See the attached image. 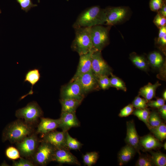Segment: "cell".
I'll list each match as a JSON object with an SVG mask.
<instances>
[{"instance_id":"obj_1","label":"cell","mask_w":166,"mask_h":166,"mask_svg":"<svg viewBox=\"0 0 166 166\" xmlns=\"http://www.w3.org/2000/svg\"><path fill=\"white\" fill-rule=\"evenodd\" d=\"M106 17L105 9L95 6L85 9L78 15L73 25L75 29L80 27H91L105 25Z\"/></svg>"},{"instance_id":"obj_2","label":"cell","mask_w":166,"mask_h":166,"mask_svg":"<svg viewBox=\"0 0 166 166\" xmlns=\"http://www.w3.org/2000/svg\"><path fill=\"white\" fill-rule=\"evenodd\" d=\"M34 132L33 125L20 119L9 124L4 128L2 135L3 142L8 140L16 143Z\"/></svg>"},{"instance_id":"obj_3","label":"cell","mask_w":166,"mask_h":166,"mask_svg":"<svg viewBox=\"0 0 166 166\" xmlns=\"http://www.w3.org/2000/svg\"><path fill=\"white\" fill-rule=\"evenodd\" d=\"M91 27L75 29V37L72 44V49L79 56L86 53L93 49L90 35Z\"/></svg>"},{"instance_id":"obj_4","label":"cell","mask_w":166,"mask_h":166,"mask_svg":"<svg viewBox=\"0 0 166 166\" xmlns=\"http://www.w3.org/2000/svg\"><path fill=\"white\" fill-rule=\"evenodd\" d=\"M43 114L42 110L38 103L33 101L28 103L25 107L16 110L15 116L33 125L38 121Z\"/></svg>"},{"instance_id":"obj_5","label":"cell","mask_w":166,"mask_h":166,"mask_svg":"<svg viewBox=\"0 0 166 166\" xmlns=\"http://www.w3.org/2000/svg\"><path fill=\"white\" fill-rule=\"evenodd\" d=\"M105 27L103 25L91 27V40L94 49L101 51L109 42V33L110 26Z\"/></svg>"},{"instance_id":"obj_6","label":"cell","mask_w":166,"mask_h":166,"mask_svg":"<svg viewBox=\"0 0 166 166\" xmlns=\"http://www.w3.org/2000/svg\"><path fill=\"white\" fill-rule=\"evenodd\" d=\"M55 149L50 144L42 140L31 157L32 161L35 165L46 166L50 162L53 161Z\"/></svg>"},{"instance_id":"obj_7","label":"cell","mask_w":166,"mask_h":166,"mask_svg":"<svg viewBox=\"0 0 166 166\" xmlns=\"http://www.w3.org/2000/svg\"><path fill=\"white\" fill-rule=\"evenodd\" d=\"M40 142L37 133L33 132L16 143V144L20 156L28 158L33 155Z\"/></svg>"},{"instance_id":"obj_8","label":"cell","mask_w":166,"mask_h":166,"mask_svg":"<svg viewBox=\"0 0 166 166\" xmlns=\"http://www.w3.org/2000/svg\"><path fill=\"white\" fill-rule=\"evenodd\" d=\"M85 94L77 80L62 86L61 88V99H74L82 101Z\"/></svg>"},{"instance_id":"obj_9","label":"cell","mask_w":166,"mask_h":166,"mask_svg":"<svg viewBox=\"0 0 166 166\" xmlns=\"http://www.w3.org/2000/svg\"><path fill=\"white\" fill-rule=\"evenodd\" d=\"M91 69L97 78L102 75H110L112 70L103 58L101 51L95 50L92 55Z\"/></svg>"},{"instance_id":"obj_10","label":"cell","mask_w":166,"mask_h":166,"mask_svg":"<svg viewBox=\"0 0 166 166\" xmlns=\"http://www.w3.org/2000/svg\"><path fill=\"white\" fill-rule=\"evenodd\" d=\"M105 10L107 19L105 25L110 26L123 21L128 13V9L125 7L109 6Z\"/></svg>"},{"instance_id":"obj_11","label":"cell","mask_w":166,"mask_h":166,"mask_svg":"<svg viewBox=\"0 0 166 166\" xmlns=\"http://www.w3.org/2000/svg\"><path fill=\"white\" fill-rule=\"evenodd\" d=\"M67 132L55 130L43 134L42 140L49 143L55 149L67 148L66 144Z\"/></svg>"},{"instance_id":"obj_12","label":"cell","mask_w":166,"mask_h":166,"mask_svg":"<svg viewBox=\"0 0 166 166\" xmlns=\"http://www.w3.org/2000/svg\"><path fill=\"white\" fill-rule=\"evenodd\" d=\"M53 161L60 164L81 165L77 158L70 152L69 150L67 148L55 149Z\"/></svg>"},{"instance_id":"obj_13","label":"cell","mask_w":166,"mask_h":166,"mask_svg":"<svg viewBox=\"0 0 166 166\" xmlns=\"http://www.w3.org/2000/svg\"><path fill=\"white\" fill-rule=\"evenodd\" d=\"M95 50L92 49L88 53L80 56L79 62L77 71L70 82L77 79L83 74L91 70L92 54Z\"/></svg>"},{"instance_id":"obj_14","label":"cell","mask_w":166,"mask_h":166,"mask_svg":"<svg viewBox=\"0 0 166 166\" xmlns=\"http://www.w3.org/2000/svg\"><path fill=\"white\" fill-rule=\"evenodd\" d=\"M77 80L79 83L85 95L99 87L97 79L92 70L83 74Z\"/></svg>"},{"instance_id":"obj_15","label":"cell","mask_w":166,"mask_h":166,"mask_svg":"<svg viewBox=\"0 0 166 166\" xmlns=\"http://www.w3.org/2000/svg\"><path fill=\"white\" fill-rule=\"evenodd\" d=\"M59 119L58 128L62 131H68L71 128L78 127L80 125V122L76 114V112L69 113L61 112Z\"/></svg>"},{"instance_id":"obj_16","label":"cell","mask_w":166,"mask_h":166,"mask_svg":"<svg viewBox=\"0 0 166 166\" xmlns=\"http://www.w3.org/2000/svg\"><path fill=\"white\" fill-rule=\"evenodd\" d=\"M127 134L125 139L126 143L133 147L140 154V146L139 138L136 131L133 121L126 122Z\"/></svg>"},{"instance_id":"obj_17","label":"cell","mask_w":166,"mask_h":166,"mask_svg":"<svg viewBox=\"0 0 166 166\" xmlns=\"http://www.w3.org/2000/svg\"><path fill=\"white\" fill-rule=\"evenodd\" d=\"M59 119H52L42 117L38 124L36 133L42 135L55 130L58 128Z\"/></svg>"},{"instance_id":"obj_18","label":"cell","mask_w":166,"mask_h":166,"mask_svg":"<svg viewBox=\"0 0 166 166\" xmlns=\"http://www.w3.org/2000/svg\"><path fill=\"white\" fill-rule=\"evenodd\" d=\"M139 143L140 147L146 151L160 148L163 145L154 136L150 134L140 137Z\"/></svg>"},{"instance_id":"obj_19","label":"cell","mask_w":166,"mask_h":166,"mask_svg":"<svg viewBox=\"0 0 166 166\" xmlns=\"http://www.w3.org/2000/svg\"><path fill=\"white\" fill-rule=\"evenodd\" d=\"M136 152L131 146L127 144L122 147L118 154V160L120 166L128 163L134 156Z\"/></svg>"},{"instance_id":"obj_20","label":"cell","mask_w":166,"mask_h":166,"mask_svg":"<svg viewBox=\"0 0 166 166\" xmlns=\"http://www.w3.org/2000/svg\"><path fill=\"white\" fill-rule=\"evenodd\" d=\"M160 85L158 81L154 84L149 83L140 89L139 95L142 96L148 101H150L155 97L156 89Z\"/></svg>"},{"instance_id":"obj_21","label":"cell","mask_w":166,"mask_h":166,"mask_svg":"<svg viewBox=\"0 0 166 166\" xmlns=\"http://www.w3.org/2000/svg\"><path fill=\"white\" fill-rule=\"evenodd\" d=\"M40 77L39 71L38 69H30L26 73L24 82H27L31 85V89L28 93L22 97L21 99H23L26 96L29 94L32 95L34 93L33 91V87L39 81Z\"/></svg>"},{"instance_id":"obj_22","label":"cell","mask_w":166,"mask_h":166,"mask_svg":"<svg viewBox=\"0 0 166 166\" xmlns=\"http://www.w3.org/2000/svg\"><path fill=\"white\" fill-rule=\"evenodd\" d=\"M60 101L61 106V112L73 113L76 110L82 101L74 99H60Z\"/></svg>"},{"instance_id":"obj_23","label":"cell","mask_w":166,"mask_h":166,"mask_svg":"<svg viewBox=\"0 0 166 166\" xmlns=\"http://www.w3.org/2000/svg\"><path fill=\"white\" fill-rule=\"evenodd\" d=\"M130 59L137 68L145 71L147 70L148 67V63L144 57L132 53L130 55Z\"/></svg>"},{"instance_id":"obj_24","label":"cell","mask_w":166,"mask_h":166,"mask_svg":"<svg viewBox=\"0 0 166 166\" xmlns=\"http://www.w3.org/2000/svg\"><path fill=\"white\" fill-rule=\"evenodd\" d=\"M150 113L149 110L146 108L144 109H136L133 110L132 114L136 116L140 120L144 122L149 129L151 128L148 123Z\"/></svg>"},{"instance_id":"obj_25","label":"cell","mask_w":166,"mask_h":166,"mask_svg":"<svg viewBox=\"0 0 166 166\" xmlns=\"http://www.w3.org/2000/svg\"><path fill=\"white\" fill-rule=\"evenodd\" d=\"M154 136L160 141L163 142L166 138V125L163 123L159 126L151 127L149 129Z\"/></svg>"},{"instance_id":"obj_26","label":"cell","mask_w":166,"mask_h":166,"mask_svg":"<svg viewBox=\"0 0 166 166\" xmlns=\"http://www.w3.org/2000/svg\"><path fill=\"white\" fill-rule=\"evenodd\" d=\"M150 158L155 165L165 166L166 165V154L160 152H150Z\"/></svg>"},{"instance_id":"obj_27","label":"cell","mask_w":166,"mask_h":166,"mask_svg":"<svg viewBox=\"0 0 166 166\" xmlns=\"http://www.w3.org/2000/svg\"><path fill=\"white\" fill-rule=\"evenodd\" d=\"M148 58L150 64L154 68H159L162 65L163 57L159 52H153L149 54Z\"/></svg>"},{"instance_id":"obj_28","label":"cell","mask_w":166,"mask_h":166,"mask_svg":"<svg viewBox=\"0 0 166 166\" xmlns=\"http://www.w3.org/2000/svg\"><path fill=\"white\" fill-rule=\"evenodd\" d=\"M66 144L67 147L70 150H79L83 144L69 135L67 131L66 132Z\"/></svg>"},{"instance_id":"obj_29","label":"cell","mask_w":166,"mask_h":166,"mask_svg":"<svg viewBox=\"0 0 166 166\" xmlns=\"http://www.w3.org/2000/svg\"><path fill=\"white\" fill-rule=\"evenodd\" d=\"M98 153L96 152L86 153L83 156L84 163L88 166H91L96 162L98 158Z\"/></svg>"},{"instance_id":"obj_30","label":"cell","mask_w":166,"mask_h":166,"mask_svg":"<svg viewBox=\"0 0 166 166\" xmlns=\"http://www.w3.org/2000/svg\"><path fill=\"white\" fill-rule=\"evenodd\" d=\"M110 79L111 86L116 88L118 90H121L126 91L127 88L124 81L120 78L113 75L112 73L110 74Z\"/></svg>"},{"instance_id":"obj_31","label":"cell","mask_w":166,"mask_h":166,"mask_svg":"<svg viewBox=\"0 0 166 166\" xmlns=\"http://www.w3.org/2000/svg\"><path fill=\"white\" fill-rule=\"evenodd\" d=\"M148 123L151 127H155L159 126L162 123L159 113L155 111L150 113Z\"/></svg>"},{"instance_id":"obj_32","label":"cell","mask_w":166,"mask_h":166,"mask_svg":"<svg viewBox=\"0 0 166 166\" xmlns=\"http://www.w3.org/2000/svg\"><path fill=\"white\" fill-rule=\"evenodd\" d=\"M6 157L10 160H15L20 158V154L17 148L10 146L6 148L5 151Z\"/></svg>"},{"instance_id":"obj_33","label":"cell","mask_w":166,"mask_h":166,"mask_svg":"<svg viewBox=\"0 0 166 166\" xmlns=\"http://www.w3.org/2000/svg\"><path fill=\"white\" fill-rule=\"evenodd\" d=\"M148 101L144 98H142L139 96L136 97L133 101L132 105L136 109H144L148 106Z\"/></svg>"},{"instance_id":"obj_34","label":"cell","mask_w":166,"mask_h":166,"mask_svg":"<svg viewBox=\"0 0 166 166\" xmlns=\"http://www.w3.org/2000/svg\"><path fill=\"white\" fill-rule=\"evenodd\" d=\"M97 81L100 88L103 89H108L111 86L110 79L107 75H102L97 78Z\"/></svg>"},{"instance_id":"obj_35","label":"cell","mask_w":166,"mask_h":166,"mask_svg":"<svg viewBox=\"0 0 166 166\" xmlns=\"http://www.w3.org/2000/svg\"><path fill=\"white\" fill-rule=\"evenodd\" d=\"M136 165L137 166H152L154 164L150 158L144 155H140L137 160Z\"/></svg>"},{"instance_id":"obj_36","label":"cell","mask_w":166,"mask_h":166,"mask_svg":"<svg viewBox=\"0 0 166 166\" xmlns=\"http://www.w3.org/2000/svg\"><path fill=\"white\" fill-rule=\"evenodd\" d=\"M20 5L21 9L27 12L32 7L37 6L33 4L31 0H16Z\"/></svg>"},{"instance_id":"obj_37","label":"cell","mask_w":166,"mask_h":166,"mask_svg":"<svg viewBox=\"0 0 166 166\" xmlns=\"http://www.w3.org/2000/svg\"><path fill=\"white\" fill-rule=\"evenodd\" d=\"M35 164L33 162L29 160L20 157L17 161L13 160L12 166H34Z\"/></svg>"},{"instance_id":"obj_38","label":"cell","mask_w":166,"mask_h":166,"mask_svg":"<svg viewBox=\"0 0 166 166\" xmlns=\"http://www.w3.org/2000/svg\"><path fill=\"white\" fill-rule=\"evenodd\" d=\"M163 0H150L149 6L151 10L153 11H158L161 8L164 3Z\"/></svg>"},{"instance_id":"obj_39","label":"cell","mask_w":166,"mask_h":166,"mask_svg":"<svg viewBox=\"0 0 166 166\" xmlns=\"http://www.w3.org/2000/svg\"><path fill=\"white\" fill-rule=\"evenodd\" d=\"M132 104H129L121 109L119 114L120 117H126L131 114L134 110Z\"/></svg>"},{"instance_id":"obj_40","label":"cell","mask_w":166,"mask_h":166,"mask_svg":"<svg viewBox=\"0 0 166 166\" xmlns=\"http://www.w3.org/2000/svg\"><path fill=\"white\" fill-rule=\"evenodd\" d=\"M153 22L155 25L159 29L166 26V18L162 16L158 13L155 17Z\"/></svg>"},{"instance_id":"obj_41","label":"cell","mask_w":166,"mask_h":166,"mask_svg":"<svg viewBox=\"0 0 166 166\" xmlns=\"http://www.w3.org/2000/svg\"><path fill=\"white\" fill-rule=\"evenodd\" d=\"M165 101L162 98H159L155 101H149L147 103L148 106L155 108H159L164 105Z\"/></svg>"},{"instance_id":"obj_42","label":"cell","mask_w":166,"mask_h":166,"mask_svg":"<svg viewBox=\"0 0 166 166\" xmlns=\"http://www.w3.org/2000/svg\"><path fill=\"white\" fill-rule=\"evenodd\" d=\"M159 112L161 117L164 120L166 119V105H164L159 108Z\"/></svg>"},{"instance_id":"obj_43","label":"cell","mask_w":166,"mask_h":166,"mask_svg":"<svg viewBox=\"0 0 166 166\" xmlns=\"http://www.w3.org/2000/svg\"><path fill=\"white\" fill-rule=\"evenodd\" d=\"M159 13L162 16L166 17V5L165 2H164L161 8L158 11Z\"/></svg>"},{"instance_id":"obj_44","label":"cell","mask_w":166,"mask_h":166,"mask_svg":"<svg viewBox=\"0 0 166 166\" xmlns=\"http://www.w3.org/2000/svg\"><path fill=\"white\" fill-rule=\"evenodd\" d=\"M159 31L158 40L166 35V26L160 28Z\"/></svg>"},{"instance_id":"obj_45","label":"cell","mask_w":166,"mask_h":166,"mask_svg":"<svg viewBox=\"0 0 166 166\" xmlns=\"http://www.w3.org/2000/svg\"><path fill=\"white\" fill-rule=\"evenodd\" d=\"M158 42L162 46H165L166 44V35L158 40Z\"/></svg>"},{"instance_id":"obj_46","label":"cell","mask_w":166,"mask_h":166,"mask_svg":"<svg viewBox=\"0 0 166 166\" xmlns=\"http://www.w3.org/2000/svg\"><path fill=\"white\" fill-rule=\"evenodd\" d=\"M163 99L165 101L166 100V90L164 91L163 92Z\"/></svg>"},{"instance_id":"obj_47","label":"cell","mask_w":166,"mask_h":166,"mask_svg":"<svg viewBox=\"0 0 166 166\" xmlns=\"http://www.w3.org/2000/svg\"><path fill=\"white\" fill-rule=\"evenodd\" d=\"M163 147H164V150L166 149V142H165L164 144L163 145Z\"/></svg>"},{"instance_id":"obj_48","label":"cell","mask_w":166,"mask_h":166,"mask_svg":"<svg viewBox=\"0 0 166 166\" xmlns=\"http://www.w3.org/2000/svg\"><path fill=\"white\" fill-rule=\"evenodd\" d=\"M165 2H166V0H163Z\"/></svg>"},{"instance_id":"obj_49","label":"cell","mask_w":166,"mask_h":166,"mask_svg":"<svg viewBox=\"0 0 166 166\" xmlns=\"http://www.w3.org/2000/svg\"></svg>"}]
</instances>
